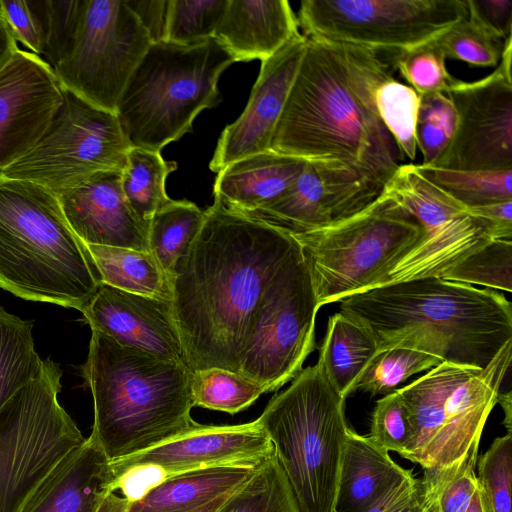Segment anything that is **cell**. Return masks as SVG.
Wrapping results in <instances>:
<instances>
[{
    "label": "cell",
    "instance_id": "obj_46",
    "mask_svg": "<svg viewBox=\"0 0 512 512\" xmlns=\"http://www.w3.org/2000/svg\"><path fill=\"white\" fill-rule=\"evenodd\" d=\"M378 446L401 457L409 447L412 429L409 414L398 390L377 400L368 435Z\"/></svg>",
    "mask_w": 512,
    "mask_h": 512
},
{
    "label": "cell",
    "instance_id": "obj_42",
    "mask_svg": "<svg viewBox=\"0 0 512 512\" xmlns=\"http://www.w3.org/2000/svg\"><path fill=\"white\" fill-rule=\"evenodd\" d=\"M456 125V112L446 93L422 95L417 124V150L422 165H431L448 145Z\"/></svg>",
    "mask_w": 512,
    "mask_h": 512
},
{
    "label": "cell",
    "instance_id": "obj_16",
    "mask_svg": "<svg viewBox=\"0 0 512 512\" xmlns=\"http://www.w3.org/2000/svg\"><path fill=\"white\" fill-rule=\"evenodd\" d=\"M383 187V183L342 163L307 161L278 200L246 215L292 235L304 233L360 212L380 196Z\"/></svg>",
    "mask_w": 512,
    "mask_h": 512
},
{
    "label": "cell",
    "instance_id": "obj_10",
    "mask_svg": "<svg viewBox=\"0 0 512 512\" xmlns=\"http://www.w3.org/2000/svg\"><path fill=\"white\" fill-rule=\"evenodd\" d=\"M424 234L416 218L382 191L341 222L291 235L308 262L321 307L376 287Z\"/></svg>",
    "mask_w": 512,
    "mask_h": 512
},
{
    "label": "cell",
    "instance_id": "obj_5",
    "mask_svg": "<svg viewBox=\"0 0 512 512\" xmlns=\"http://www.w3.org/2000/svg\"><path fill=\"white\" fill-rule=\"evenodd\" d=\"M99 283L56 194L0 171V287L26 300L82 311Z\"/></svg>",
    "mask_w": 512,
    "mask_h": 512
},
{
    "label": "cell",
    "instance_id": "obj_53",
    "mask_svg": "<svg viewBox=\"0 0 512 512\" xmlns=\"http://www.w3.org/2000/svg\"><path fill=\"white\" fill-rule=\"evenodd\" d=\"M130 502L111 492L107 495L97 512H127Z\"/></svg>",
    "mask_w": 512,
    "mask_h": 512
},
{
    "label": "cell",
    "instance_id": "obj_36",
    "mask_svg": "<svg viewBox=\"0 0 512 512\" xmlns=\"http://www.w3.org/2000/svg\"><path fill=\"white\" fill-rule=\"evenodd\" d=\"M442 362L437 356L410 347L380 350L361 374L354 392L385 396L398 390L412 375L432 369Z\"/></svg>",
    "mask_w": 512,
    "mask_h": 512
},
{
    "label": "cell",
    "instance_id": "obj_19",
    "mask_svg": "<svg viewBox=\"0 0 512 512\" xmlns=\"http://www.w3.org/2000/svg\"><path fill=\"white\" fill-rule=\"evenodd\" d=\"M306 42L307 37L298 34L272 57L261 61L246 108L235 122L226 126L218 139L209 164L213 172L218 173L235 161L271 149Z\"/></svg>",
    "mask_w": 512,
    "mask_h": 512
},
{
    "label": "cell",
    "instance_id": "obj_43",
    "mask_svg": "<svg viewBox=\"0 0 512 512\" xmlns=\"http://www.w3.org/2000/svg\"><path fill=\"white\" fill-rule=\"evenodd\" d=\"M436 41L446 58L477 67L498 65L504 46L502 40L492 37L468 17L450 26Z\"/></svg>",
    "mask_w": 512,
    "mask_h": 512
},
{
    "label": "cell",
    "instance_id": "obj_50",
    "mask_svg": "<svg viewBox=\"0 0 512 512\" xmlns=\"http://www.w3.org/2000/svg\"><path fill=\"white\" fill-rule=\"evenodd\" d=\"M421 486V479L415 478L412 474L391 487L364 512H398L414 499Z\"/></svg>",
    "mask_w": 512,
    "mask_h": 512
},
{
    "label": "cell",
    "instance_id": "obj_25",
    "mask_svg": "<svg viewBox=\"0 0 512 512\" xmlns=\"http://www.w3.org/2000/svg\"><path fill=\"white\" fill-rule=\"evenodd\" d=\"M412 475L369 436L348 429L334 512H364L399 481Z\"/></svg>",
    "mask_w": 512,
    "mask_h": 512
},
{
    "label": "cell",
    "instance_id": "obj_37",
    "mask_svg": "<svg viewBox=\"0 0 512 512\" xmlns=\"http://www.w3.org/2000/svg\"><path fill=\"white\" fill-rule=\"evenodd\" d=\"M421 96L392 75L375 91L378 115L402 156L414 160L417 154L416 124Z\"/></svg>",
    "mask_w": 512,
    "mask_h": 512
},
{
    "label": "cell",
    "instance_id": "obj_14",
    "mask_svg": "<svg viewBox=\"0 0 512 512\" xmlns=\"http://www.w3.org/2000/svg\"><path fill=\"white\" fill-rule=\"evenodd\" d=\"M466 17V0H303L297 19L309 38L397 53Z\"/></svg>",
    "mask_w": 512,
    "mask_h": 512
},
{
    "label": "cell",
    "instance_id": "obj_18",
    "mask_svg": "<svg viewBox=\"0 0 512 512\" xmlns=\"http://www.w3.org/2000/svg\"><path fill=\"white\" fill-rule=\"evenodd\" d=\"M274 455V447L257 419L238 425H202L145 451L110 461L115 477L137 464H153L169 478L220 467L256 469Z\"/></svg>",
    "mask_w": 512,
    "mask_h": 512
},
{
    "label": "cell",
    "instance_id": "obj_11",
    "mask_svg": "<svg viewBox=\"0 0 512 512\" xmlns=\"http://www.w3.org/2000/svg\"><path fill=\"white\" fill-rule=\"evenodd\" d=\"M62 370L43 360L36 378L0 409V512H20L56 466L85 437L60 405Z\"/></svg>",
    "mask_w": 512,
    "mask_h": 512
},
{
    "label": "cell",
    "instance_id": "obj_39",
    "mask_svg": "<svg viewBox=\"0 0 512 512\" xmlns=\"http://www.w3.org/2000/svg\"><path fill=\"white\" fill-rule=\"evenodd\" d=\"M229 0H169L165 42L198 45L214 38Z\"/></svg>",
    "mask_w": 512,
    "mask_h": 512
},
{
    "label": "cell",
    "instance_id": "obj_17",
    "mask_svg": "<svg viewBox=\"0 0 512 512\" xmlns=\"http://www.w3.org/2000/svg\"><path fill=\"white\" fill-rule=\"evenodd\" d=\"M62 103L52 68L19 48L0 70V170L39 142Z\"/></svg>",
    "mask_w": 512,
    "mask_h": 512
},
{
    "label": "cell",
    "instance_id": "obj_51",
    "mask_svg": "<svg viewBox=\"0 0 512 512\" xmlns=\"http://www.w3.org/2000/svg\"><path fill=\"white\" fill-rule=\"evenodd\" d=\"M467 211L490 223L497 239L512 240V201L468 208Z\"/></svg>",
    "mask_w": 512,
    "mask_h": 512
},
{
    "label": "cell",
    "instance_id": "obj_24",
    "mask_svg": "<svg viewBox=\"0 0 512 512\" xmlns=\"http://www.w3.org/2000/svg\"><path fill=\"white\" fill-rule=\"evenodd\" d=\"M306 162L271 149L242 158L218 172L215 199L240 213L257 211L278 200L298 178Z\"/></svg>",
    "mask_w": 512,
    "mask_h": 512
},
{
    "label": "cell",
    "instance_id": "obj_22",
    "mask_svg": "<svg viewBox=\"0 0 512 512\" xmlns=\"http://www.w3.org/2000/svg\"><path fill=\"white\" fill-rule=\"evenodd\" d=\"M113 481L110 460L89 436L41 482L20 512H97Z\"/></svg>",
    "mask_w": 512,
    "mask_h": 512
},
{
    "label": "cell",
    "instance_id": "obj_48",
    "mask_svg": "<svg viewBox=\"0 0 512 512\" xmlns=\"http://www.w3.org/2000/svg\"><path fill=\"white\" fill-rule=\"evenodd\" d=\"M468 18L492 37L512 35V0H466Z\"/></svg>",
    "mask_w": 512,
    "mask_h": 512
},
{
    "label": "cell",
    "instance_id": "obj_32",
    "mask_svg": "<svg viewBox=\"0 0 512 512\" xmlns=\"http://www.w3.org/2000/svg\"><path fill=\"white\" fill-rule=\"evenodd\" d=\"M416 165L426 178L467 209L512 201V170H452Z\"/></svg>",
    "mask_w": 512,
    "mask_h": 512
},
{
    "label": "cell",
    "instance_id": "obj_55",
    "mask_svg": "<svg viewBox=\"0 0 512 512\" xmlns=\"http://www.w3.org/2000/svg\"><path fill=\"white\" fill-rule=\"evenodd\" d=\"M233 493V492H232ZM231 494V493H230ZM230 494L221 496L201 507L193 509L188 512H216L218 508L225 502V500L230 496Z\"/></svg>",
    "mask_w": 512,
    "mask_h": 512
},
{
    "label": "cell",
    "instance_id": "obj_35",
    "mask_svg": "<svg viewBox=\"0 0 512 512\" xmlns=\"http://www.w3.org/2000/svg\"><path fill=\"white\" fill-rule=\"evenodd\" d=\"M190 391L193 407L230 415L247 409L266 393L262 385L239 373L220 368L193 371Z\"/></svg>",
    "mask_w": 512,
    "mask_h": 512
},
{
    "label": "cell",
    "instance_id": "obj_54",
    "mask_svg": "<svg viewBox=\"0 0 512 512\" xmlns=\"http://www.w3.org/2000/svg\"><path fill=\"white\" fill-rule=\"evenodd\" d=\"M497 403H500L501 406L503 407V410L505 412L504 425L507 429V433H511V391H508L507 393L504 394L499 393Z\"/></svg>",
    "mask_w": 512,
    "mask_h": 512
},
{
    "label": "cell",
    "instance_id": "obj_40",
    "mask_svg": "<svg viewBox=\"0 0 512 512\" xmlns=\"http://www.w3.org/2000/svg\"><path fill=\"white\" fill-rule=\"evenodd\" d=\"M512 436L493 440L478 463L477 483L483 512H511Z\"/></svg>",
    "mask_w": 512,
    "mask_h": 512
},
{
    "label": "cell",
    "instance_id": "obj_38",
    "mask_svg": "<svg viewBox=\"0 0 512 512\" xmlns=\"http://www.w3.org/2000/svg\"><path fill=\"white\" fill-rule=\"evenodd\" d=\"M440 277L448 281L484 285L511 292L512 240L490 241Z\"/></svg>",
    "mask_w": 512,
    "mask_h": 512
},
{
    "label": "cell",
    "instance_id": "obj_29",
    "mask_svg": "<svg viewBox=\"0 0 512 512\" xmlns=\"http://www.w3.org/2000/svg\"><path fill=\"white\" fill-rule=\"evenodd\" d=\"M206 217L205 210L188 200H172L152 217L148 230L149 251L169 281L177 260L190 248Z\"/></svg>",
    "mask_w": 512,
    "mask_h": 512
},
{
    "label": "cell",
    "instance_id": "obj_27",
    "mask_svg": "<svg viewBox=\"0 0 512 512\" xmlns=\"http://www.w3.org/2000/svg\"><path fill=\"white\" fill-rule=\"evenodd\" d=\"M378 351L370 331L339 311L328 320L317 363L346 398L354 393L355 384Z\"/></svg>",
    "mask_w": 512,
    "mask_h": 512
},
{
    "label": "cell",
    "instance_id": "obj_28",
    "mask_svg": "<svg viewBox=\"0 0 512 512\" xmlns=\"http://www.w3.org/2000/svg\"><path fill=\"white\" fill-rule=\"evenodd\" d=\"M85 247L101 283L131 293L172 300L171 283L150 251L101 245Z\"/></svg>",
    "mask_w": 512,
    "mask_h": 512
},
{
    "label": "cell",
    "instance_id": "obj_9",
    "mask_svg": "<svg viewBox=\"0 0 512 512\" xmlns=\"http://www.w3.org/2000/svg\"><path fill=\"white\" fill-rule=\"evenodd\" d=\"M511 358L512 340L485 368L442 362L399 388L412 429L403 458L431 471L461 461L481 440Z\"/></svg>",
    "mask_w": 512,
    "mask_h": 512
},
{
    "label": "cell",
    "instance_id": "obj_20",
    "mask_svg": "<svg viewBox=\"0 0 512 512\" xmlns=\"http://www.w3.org/2000/svg\"><path fill=\"white\" fill-rule=\"evenodd\" d=\"M81 312L91 329L120 345L185 363L170 300L127 292L100 282Z\"/></svg>",
    "mask_w": 512,
    "mask_h": 512
},
{
    "label": "cell",
    "instance_id": "obj_44",
    "mask_svg": "<svg viewBox=\"0 0 512 512\" xmlns=\"http://www.w3.org/2000/svg\"><path fill=\"white\" fill-rule=\"evenodd\" d=\"M480 441L474 443L463 459L452 466L430 472L438 483L432 512H466L477 490V465Z\"/></svg>",
    "mask_w": 512,
    "mask_h": 512
},
{
    "label": "cell",
    "instance_id": "obj_8",
    "mask_svg": "<svg viewBox=\"0 0 512 512\" xmlns=\"http://www.w3.org/2000/svg\"><path fill=\"white\" fill-rule=\"evenodd\" d=\"M232 63L215 38L192 46L152 43L115 111L130 146L160 152L191 132L196 116L220 102L217 82Z\"/></svg>",
    "mask_w": 512,
    "mask_h": 512
},
{
    "label": "cell",
    "instance_id": "obj_26",
    "mask_svg": "<svg viewBox=\"0 0 512 512\" xmlns=\"http://www.w3.org/2000/svg\"><path fill=\"white\" fill-rule=\"evenodd\" d=\"M256 469L220 467L179 474L130 504L127 512H188L234 492Z\"/></svg>",
    "mask_w": 512,
    "mask_h": 512
},
{
    "label": "cell",
    "instance_id": "obj_1",
    "mask_svg": "<svg viewBox=\"0 0 512 512\" xmlns=\"http://www.w3.org/2000/svg\"><path fill=\"white\" fill-rule=\"evenodd\" d=\"M205 212L199 233L173 269L174 317L192 371L238 373L256 309L296 240L217 199Z\"/></svg>",
    "mask_w": 512,
    "mask_h": 512
},
{
    "label": "cell",
    "instance_id": "obj_30",
    "mask_svg": "<svg viewBox=\"0 0 512 512\" xmlns=\"http://www.w3.org/2000/svg\"><path fill=\"white\" fill-rule=\"evenodd\" d=\"M177 169L160 152L131 147L121 171V188L135 215L149 224L154 214L170 201L166 194L167 176Z\"/></svg>",
    "mask_w": 512,
    "mask_h": 512
},
{
    "label": "cell",
    "instance_id": "obj_21",
    "mask_svg": "<svg viewBox=\"0 0 512 512\" xmlns=\"http://www.w3.org/2000/svg\"><path fill=\"white\" fill-rule=\"evenodd\" d=\"M56 196L83 244L149 251V224L130 208L121 188V171L95 173Z\"/></svg>",
    "mask_w": 512,
    "mask_h": 512
},
{
    "label": "cell",
    "instance_id": "obj_34",
    "mask_svg": "<svg viewBox=\"0 0 512 512\" xmlns=\"http://www.w3.org/2000/svg\"><path fill=\"white\" fill-rule=\"evenodd\" d=\"M216 512H299L275 454L259 466Z\"/></svg>",
    "mask_w": 512,
    "mask_h": 512
},
{
    "label": "cell",
    "instance_id": "obj_52",
    "mask_svg": "<svg viewBox=\"0 0 512 512\" xmlns=\"http://www.w3.org/2000/svg\"><path fill=\"white\" fill-rule=\"evenodd\" d=\"M18 49L17 42L0 13V70L10 61Z\"/></svg>",
    "mask_w": 512,
    "mask_h": 512
},
{
    "label": "cell",
    "instance_id": "obj_41",
    "mask_svg": "<svg viewBox=\"0 0 512 512\" xmlns=\"http://www.w3.org/2000/svg\"><path fill=\"white\" fill-rule=\"evenodd\" d=\"M436 38L394 53L395 67L420 96L446 93L455 79L446 68V55Z\"/></svg>",
    "mask_w": 512,
    "mask_h": 512
},
{
    "label": "cell",
    "instance_id": "obj_33",
    "mask_svg": "<svg viewBox=\"0 0 512 512\" xmlns=\"http://www.w3.org/2000/svg\"><path fill=\"white\" fill-rule=\"evenodd\" d=\"M383 192L420 224L433 218L467 212L466 207L426 178L416 164H401L385 183Z\"/></svg>",
    "mask_w": 512,
    "mask_h": 512
},
{
    "label": "cell",
    "instance_id": "obj_47",
    "mask_svg": "<svg viewBox=\"0 0 512 512\" xmlns=\"http://www.w3.org/2000/svg\"><path fill=\"white\" fill-rule=\"evenodd\" d=\"M167 479L169 476L166 471L157 465H132L115 477L112 492H119L132 504L143 499Z\"/></svg>",
    "mask_w": 512,
    "mask_h": 512
},
{
    "label": "cell",
    "instance_id": "obj_56",
    "mask_svg": "<svg viewBox=\"0 0 512 512\" xmlns=\"http://www.w3.org/2000/svg\"><path fill=\"white\" fill-rule=\"evenodd\" d=\"M466 512H483L478 487Z\"/></svg>",
    "mask_w": 512,
    "mask_h": 512
},
{
    "label": "cell",
    "instance_id": "obj_12",
    "mask_svg": "<svg viewBox=\"0 0 512 512\" xmlns=\"http://www.w3.org/2000/svg\"><path fill=\"white\" fill-rule=\"evenodd\" d=\"M318 304L312 275L296 241L269 282L239 355L238 373L276 391L315 349Z\"/></svg>",
    "mask_w": 512,
    "mask_h": 512
},
{
    "label": "cell",
    "instance_id": "obj_4",
    "mask_svg": "<svg viewBox=\"0 0 512 512\" xmlns=\"http://www.w3.org/2000/svg\"><path fill=\"white\" fill-rule=\"evenodd\" d=\"M81 367L94 403L90 436L110 461L145 451L194 428L192 370L120 345L91 329Z\"/></svg>",
    "mask_w": 512,
    "mask_h": 512
},
{
    "label": "cell",
    "instance_id": "obj_7",
    "mask_svg": "<svg viewBox=\"0 0 512 512\" xmlns=\"http://www.w3.org/2000/svg\"><path fill=\"white\" fill-rule=\"evenodd\" d=\"M42 59L62 89L115 113L151 40L125 0L52 1Z\"/></svg>",
    "mask_w": 512,
    "mask_h": 512
},
{
    "label": "cell",
    "instance_id": "obj_6",
    "mask_svg": "<svg viewBox=\"0 0 512 512\" xmlns=\"http://www.w3.org/2000/svg\"><path fill=\"white\" fill-rule=\"evenodd\" d=\"M345 399L316 363L302 369L257 418L299 512H334L349 429Z\"/></svg>",
    "mask_w": 512,
    "mask_h": 512
},
{
    "label": "cell",
    "instance_id": "obj_15",
    "mask_svg": "<svg viewBox=\"0 0 512 512\" xmlns=\"http://www.w3.org/2000/svg\"><path fill=\"white\" fill-rule=\"evenodd\" d=\"M446 94L453 135L430 165L452 170H512V77L500 65L472 82L454 79Z\"/></svg>",
    "mask_w": 512,
    "mask_h": 512
},
{
    "label": "cell",
    "instance_id": "obj_23",
    "mask_svg": "<svg viewBox=\"0 0 512 512\" xmlns=\"http://www.w3.org/2000/svg\"><path fill=\"white\" fill-rule=\"evenodd\" d=\"M298 26L286 0H229L214 38L234 62L264 61L300 34Z\"/></svg>",
    "mask_w": 512,
    "mask_h": 512
},
{
    "label": "cell",
    "instance_id": "obj_49",
    "mask_svg": "<svg viewBox=\"0 0 512 512\" xmlns=\"http://www.w3.org/2000/svg\"><path fill=\"white\" fill-rule=\"evenodd\" d=\"M125 3L147 31L151 43L165 41L169 0H125Z\"/></svg>",
    "mask_w": 512,
    "mask_h": 512
},
{
    "label": "cell",
    "instance_id": "obj_45",
    "mask_svg": "<svg viewBox=\"0 0 512 512\" xmlns=\"http://www.w3.org/2000/svg\"><path fill=\"white\" fill-rule=\"evenodd\" d=\"M0 13L15 41L42 57L48 38L50 0H1Z\"/></svg>",
    "mask_w": 512,
    "mask_h": 512
},
{
    "label": "cell",
    "instance_id": "obj_3",
    "mask_svg": "<svg viewBox=\"0 0 512 512\" xmlns=\"http://www.w3.org/2000/svg\"><path fill=\"white\" fill-rule=\"evenodd\" d=\"M378 349L404 346L451 364L485 368L512 340V306L491 289L425 277L377 286L340 301Z\"/></svg>",
    "mask_w": 512,
    "mask_h": 512
},
{
    "label": "cell",
    "instance_id": "obj_2",
    "mask_svg": "<svg viewBox=\"0 0 512 512\" xmlns=\"http://www.w3.org/2000/svg\"><path fill=\"white\" fill-rule=\"evenodd\" d=\"M389 76L379 53L307 37L271 150L339 162L385 185L404 159L375 105Z\"/></svg>",
    "mask_w": 512,
    "mask_h": 512
},
{
    "label": "cell",
    "instance_id": "obj_13",
    "mask_svg": "<svg viewBox=\"0 0 512 512\" xmlns=\"http://www.w3.org/2000/svg\"><path fill=\"white\" fill-rule=\"evenodd\" d=\"M63 103L39 142L3 170L55 194L101 171H122L131 148L115 113L62 89Z\"/></svg>",
    "mask_w": 512,
    "mask_h": 512
},
{
    "label": "cell",
    "instance_id": "obj_31",
    "mask_svg": "<svg viewBox=\"0 0 512 512\" xmlns=\"http://www.w3.org/2000/svg\"><path fill=\"white\" fill-rule=\"evenodd\" d=\"M33 322L0 307V409L38 376L43 360L34 349Z\"/></svg>",
    "mask_w": 512,
    "mask_h": 512
}]
</instances>
